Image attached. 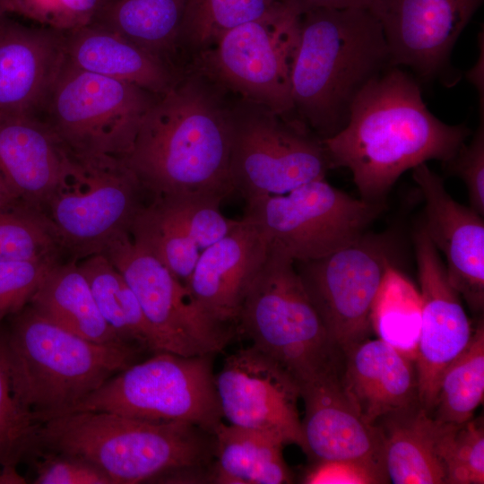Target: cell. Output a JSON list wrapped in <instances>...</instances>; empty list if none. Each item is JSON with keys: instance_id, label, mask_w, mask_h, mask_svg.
<instances>
[{"instance_id": "cell-45", "label": "cell", "mask_w": 484, "mask_h": 484, "mask_svg": "<svg viewBox=\"0 0 484 484\" xmlns=\"http://www.w3.org/2000/svg\"><path fill=\"white\" fill-rule=\"evenodd\" d=\"M0 483H25V480L17 472H9L0 467Z\"/></svg>"}, {"instance_id": "cell-42", "label": "cell", "mask_w": 484, "mask_h": 484, "mask_svg": "<svg viewBox=\"0 0 484 484\" xmlns=\"http://www.w3.org/2000/svg\"><path fill=\"white\" fill-rule=\"evenodd\" d=\"M372 0H281L283 5L297 15L318 8H368Z\"/></svg>"}, {"instance_id": "cell-37", "label": "cell", "mask_w": 484, "mask_h": 484, "mask_svg": "<svg viewBox=\"0 0 484 484\" xmlns=\"http://www.w3.org/2000/svg\"><path fill=\"white\" fill-rule=\"evenodd\" d=\"M56 258L0 262V323L28 306Z\"/></svg>"}, {"instance_id": "cell-40", "label": "cell", "mask_w": 484, "mask_h": 484, "mask_svg": "<svg viewBox=\"0 0 484 484\" xmlns=\"http://www.w3.org/2000/svg\"><path fill=\"white\" fill-rule=\"evenodd\" d=\"M446 164V169L459 177L468 191L471 208L484 215V119L476 129L471 141L461 146Z\"/></svg>"}, {"instance_id": "cell-41", "label": "cell", "mask_w": 484, "mask_h": 484, "mask_svg": "<svg viewBox=\"0 0 484 484\" xmlns=\"http://www.w3.org/2000/svg\"><path fill=\"white\" fill-rule=\"evenodd\" d=\"M389 482L383 465L360 460L315 461L302 483L377 484Z\"/></svg>"}, {"instance_id": "cell-44", "label": "cell", "mask_w": 484, "mask_h": 484, "mask_svg": "<svg viewBox=\"0 0 484 484\" xmlns=\"http://www.w3.org/2000/svg\"><path fill=\"white\" fill-rule=\"evenodd\" d=\"M22 203L12 189L0 177V209L8 208Z\"/></svg>"}, {"instance_id": "cell-7", "label": "cell", "mask_w": 484, "mask_h": 484, "mask_svg": "<svg viewBox=\"0 0 484 484\" xmlns=\"http://www.w3.org/2000/svg\"><path fill=\"white\" fill-rule=\"evenodd\" d=\"M213 356L155 352L114 375L64 414L107 411L146 420L188 423L212 434L223 422Z\"/></svg>"}, {"instance_id": "cell-10", "label": "cell", "mask_w": 484, "mask_h": 484, "mask_svg": "<svg viewBox=\"0 0 484 484\" xmlns=\"http://www.w3.org/2000/svg\"><path fill=\"white\" fill-rule=\"evenodd\" d=\"M298 30L299 16L281 5L228 31L186 68L202 73L230 94L297 118L290 74Z\"/></svg>"}, {"instance_id": "cell-28", "label": "cell", "mask_w": 484, "mask_h": 484, "mask_svg": "<svg viewBox=\"0 0 484 484\" xmlns=\"http://www.w3.org/2000/svg\"><path fill=\"white\" fill-rule=\"evenodd\" d=\"M188 0H102L89 24L115 32L183 71L178 36Z\"/></svg>"}, {"instance_id": "cell-1", "label": "cell", "mask_w": 484, "mask_h": 484, "mask_svg": "<svg viewBox=\"0 0 484 484\" xmlns=\"http://www.w3.org/2000/svg\"><path fill=\"white\" fill-rule=\"evenodd\" d=\"M231 94L186 68L149 110L122 159L153 195L222 201L230 179Z\"/></svg>"}, {"instance_id": "cell-26", "label": "cell", "mask_w": 484, "mask_h": 484, "mask_svg": "<svg viewBox=\"0 0 484 484\" xmlns=\"http://www.w3.org/2000/svg\"><path fill=\"white\" fill-rule=\"evenodd\" d=\"M376 425L382 436V458L389 482L445 483L438 447L445 424L434 419L419 403L388 414Z\"/></svg>"}, {"instance_id": "cell-20", "label": "cell", "mask_w": 484, "mask_h": 484, "mask_svg": "<svg viewBox=\"0 0 484 484\" xmlns=\"http://www.w3.org/2000/svg\"><path fill=\"white\" fill-rule=\"evenodd\" d=\"M268 251L264 234L243 217L201 254L185 287L206 315L237 331L244 298Z\"/></svg>"}, {"instance_id": "cell-46", "label": "cell", "mask_w": 484, "mask_h": 484, "mask_svg": "<svg viewBox=\"0 0 484 484\" xmlns=\"http://www.w3.org/2000/svg\"><path fill=\"white\" fill-rule=\"evenodd\" d=\"M7 12V0H0V19L5 16Z\"/></svg>"}, {"instance_id": "cell-15", "label": "cell", "mask_w": 484, "mask_h": 484, "mask_svg": "<svg viewBox=\"0 0 484 484\" xmlns=\"http://www.w3.org/2000/svg\"><path fill=\"white\" fill-rule=\"evenodd\" d=\"M215 386L228 424L268 433L303 450L300 388L272 359L252 345L240 349L225 359Z\"/></svg>"}, {"instance_id": "cell-5", "label": "cell", "mask_w": 484, "mask_h": 484, "mask_svg": "<svg viewBox=\"0 0 484 484\" xmlns=\"http://www.w3.org/2000/svg\"><path fill=\"white\" fill-rule=\"evenodd\" d=\"M6 345L13 396L39 424L60 416L136 362L133 345L97 343L26 306L13 315Z\"/></svg>"}, {"instance_id": "cell-23", "label": "cell", "mask_w": 484, "mask_h": 484, "mask_svg": "<svg viewBox=\"0 0 484 484\" xmlns=\"http://www.w3.org/2000/svg\"><path fill=\"white\" fill-rule=\"evenodd\" d=\"M73 159L55 133L33 117H0V177L39 212L72 171Z\"/></svg>"}, {"instance_id": "cell-36", "label": "cell", "mask_w": 484, "mask_h": 484, "mask_svg": "<svg viewBox=\"0 0 484 484\" xmlns=\"http://www.w3.org/2000/svg\"><path fill=\"white\" fill-rule=\"evenodd\" d=\"M445 466V484L484 483L483 418L460 425L445 424L439 441Z\"/></svg>"}, {"instance_id": "cell-21", "label": "cell", "mask_w": 484, "mask_h": 484, "mask_svg": "<svg viewBox=\"0 0 484 484\" xmlns=\"http://www.w3.org/2000/svg\"><path fill=\"white\" fill-rule=\"evenodd\" d=\"M65 58V32L1 18L0 117L38 118Z\"/></svg>"}, {"instance_id": "cell-30", "label": "cell", "mask_w": 484, "mask_h": 484, "mask_svg": "<svg viewBox=\"0 0 484 484\" xmlns=\"http://www.w3.org/2000/svg\"><path fill=\"white\" fill-rule=\"evenodd\" d=\"M78 265L103 318L115 333L143 351L158 352L154 334L135 294L109 260L96 253L84 257Z\"/></svg>"}, {"instance_id": "cell-17", "label": "cell", "mask_w": 484, "mask_h": 484, "mask_svg": "<svg viewBox=\"0 0 484 484\" xmlns=\"http://www.w3.org/2000/svg\"><path fill=\"white\" fill-rule=\"evenodd\" d=\"M413 238L421 298L415 359L418 394L419 404L430 413L444 370L466 347L473 328L423 225Z\"/></svg>"}, {"instance_id": "cell-32", "label": "cell", "mask_w": 484, "mask_h": 484, "mask_svg": "<svg viewBox=\"0 0 484 484\" xmlns=\"http://www.w3.org/2000/svg\"><path fill=\"white\" fill-rule=\"evenodd\" d=\"M370 324L378 339L415 361L421 324L420 293L394 264L387 268L375 297Z\"/></svg>"}, {"instance_id": "cell-16", "label": "cell", "mask_w": 484, "mask_h": 484, "mask_svg": "<svg viewBox=\"0 0 484 484\" xmlns=\"http://www.w3.org/2000/svg\"><path fill=\"white\" fill-rule=\"evenodd\" d=\"M483 0H372L393 66L421 79L443 75L452 50Z\"/></svg>"}, {"instance_id": "cell-4", "label": "cell", "mask_w": 484, "mask_h": 484, "mask_svg": "<svg viewBox=\"0 0 484 484\" xmlns=\"http://www.w3.org/2000/svg\"><path fill=\"white\" fill-rule=\"evenodd\" d=\"M391 66L382 27L367 8L304 13L290 74L296 117L322 140L334 135L359 94Z\"/></svg>"}, {"instance_id": "cell-8", "label": "cell", "mask_w": 484, "mask_h": 484, "mask_svg": "<svg viewBox=\"0 0 484 484\" xmlns=\"http://www.w3.org/2000/svg\"><path fill=\"white\" fill-rule=\"evenodd\" d=\"M160 95L65 62L39 119L77 156L123 159Z\"/></svg>"}, {"instance_id": "cell-6", "label": "cell", "mask_w": 484, "mask_h": 484, "mask_svg": "<svg viewBox=\"0 0 484 484\" xmlns=\"http://www.w3.org/2000/svg\"><path fill=\"white\" fill-rule=\"evenodd\" d=\"M237 333L298 384L340 372L343 354L331 341L294 261L271 247L244 298Z\"/></svg>"}, {"instance_id": "cell-33", "label": "cell", "mask_w": 484, "mask_h": 484, "mask_svg": "<svg viewBox=\"0 0 484 484\" xmlns=\"http://www.w3.org/2000/svg\"><path fill=\"white\" fill-rule=\"evenodd\" d=\"M484 396V326L473 328L462 351L444 370L430 416L443 424L460 425L471 418Z\"/></svg>"}, {"instance_id": "cell-24", "label": "cell", "mask_w": 484, "mask_h": 484, "mask_svg": "<svg viewBox=\"0 0 484 484\" xmlns=\"http://www.w3.org/2000/svg\"><path fill=\"white\" fill-rule=\"evenodd\" d=\"M340 381L370 425L419 403L415 361L380 339H365L344 352Z\"/></svg>"}, {"instance_id": "cell-14", "label": "cell", "mask_w": 484, "mask_h": 484, "mask_svg": "<svg viewBox=\"0 0 484 484\" xmlns=\"http://www.w3.org/2000/svg\"><path fill=\"white\" fill-rule=\"evenodd\" d=\"M393 249L389 235L365 232L326 256L294 262L331 341L342 354L371 330L372 305L393 264Z\"/></svg>"}, {"instance_id": "cell-12", "label": "cell", "mask_w": 484, "mask_h": 484, "mask_svg": "<svg viewBox=\"0 0 484 484\" xmlns=\"http://www.w3.org/2000/svg\"><path fill=\"white\" fill-rule=\"evenodd\" d=\"M71 155V174L44 204L47 213L42 214L61 246L86 257L129 231L143 187L122 159Z\"/></svg>"}, {"instance_id": "cell-27", "label": "cell", "mask_w": 484, "mask_h": 484, "mask_svg": "<svg viewBox=\"0 0 484 484\" xmlns=\"http://www.w3.org/2000/svg\"><path fill=\"white\" fill-rule=\"evenodd\" d=\"M210 483L287 484L293 474L286 463L285 444L268 433L221 422L213 431Z\"/></svg>"}, {"instance_id": "cell-22", "label": "cell", "mask_w": 484, "mask_h": 484, "mask_svg": "<svg viewBox=\"0 0 484 484\" xmlns=\"http://www.w3.org/2000/svg\"><path fill=\"white\" fill-rule=\"evenodd\" d=\"M341 371L300 386L305 405L302 451L315 461L360 460L384 466L380 430L366 422L350 402Z\"/></svg>"}, {"instance_id": "cell-34", "label": "cell", "mask_w": 484, "mask_h": 484, "mask_svg": "<svg viewBox=\"0 0 484 484\" xmlns=\"http://www.w3.org/2000/svg\"><path fill=\"white\" fill-rule=\"evenodd\" d=\"M62 246L45 216L22 203L0 209V262L56 258Z\"/></svg>"}, {"instance_id": "cell-35", "label": "cell", "mask_w": 484, "mask_h": 484, "mask_svg": "<svg viewBox=\"0 0 484 484\" xmlns=\"http://www.w3.org/2000/svg\"><path fill=\"white\" fill-rule=\"evenodd\" d=\"M39 423L15 400L12 389L6 334L0 331V467L17 464L37 450Z\"/></svg>"}, {"instance_id": "cell-11", "label": "cell", "mask_w": 484, "mask_h": 484, "mask_svg": "<svg viewBox=\"0 0 484 484\" xmlns=\"http://www.w3.org/2000/svg\"><path fill=\"white\" fill-rule=\"evenodd\" d=\"M246 203L244 218L258 227L271 247L294 262L319 259L350 245L382 208L380 202L354 198L324 178Z\"/></svg>"}, {"instance_id": "cell-2", "label": "cell", "mask_w": 484, "mask_h": 484, "mask_svg": "<svg viewBox=\"0 0 484 484\" xmlns=\"http://www.w3.org/2000/svg\"><path fill=\"white\" fill-rule=\"evenodd\" d=\"M470 134L434 116L414 77L391 66L359 94L346 125L322 142L332 169H349L361 198L380 202L402 174L448 161Z\"/></svg>"}, {"instance_id": "cell-39", "label": "cell", "mask_w": 484, "mask_h": 484, "mask_svg": "<svg viewBox=\"0 0 484 484\" xmlns=\"http://www.w3.org/2000/svg\"><path fill=\"white\" fill-rule=\"evenodd\" d=\"M34 484H115L113 479L91 461L71 454L37 450Z\"/></svg>"}, {"instance_id": "cell-31", "label": "cell", "mask_w": 484, "mask_h": 484, "mask_svg": "<svg viewBox=\"0 0 484 484\" xmlns=\"http://www.w3.org/2000/svg\"><path fill=\"white\" fill-rule=\"evenodd\" d=\"M281 5V0H188L178 36L183 68L228 31Z\"/></svg>"}, {"instance_id": "cell-18", "label": "cell", "mask_w": 484, "mask_h": 484, "mask_svg": "<svg viewBox=\"0 0 484 484\" xmlns=\"http://www.w3.org/2000/svg\"><path fill=\"white\" fill-rule=\"evenodd\" d=\"M220 203L202 196L154 195L137 210L128 232L186 286L201 254L238 222L222 215Z\"/></svg>"}, {"instance_id": "cell-9", "label": "cell", "mask_w": 484, "mask_h": 484, "mask_svg": "<svg viewBox=\"0 0 484 484\" xmlns=\"http://www.w3.org/2000/svg\"><path fill=\"white\" fill-rule=\"evenodd\" d=\"M230 179L246 202L284 194L332 169L322 139L297 118L231 94Z\"/></svg>"}, {"instance_id": "cell-25", "label": "cell", "mask_w": 484, "mask_h": 484, "mask_svg": "<svg viewBox=\"0 0 484 484\" xmlns=\"http://www.w3.org/2000/svg\"><path fill=\"white\" fill-rule=\"evenodd\" d=\"M65 57L78 69L160 96L184 73L120 35L92 24L65 32Z\"/></svg>"}, {"instance_id": "cell-43", "label": "cell", "mask_w": 484, "mask_h": 484, "mask_svg": "<svg viewBox=\"0 0 484 484\" xmlns=\"http://www.w3.org/2000/svg\"><path fill=\"white\" fill-rule=\"evenodd\" d=\"M479 57L466 73V79L476 88L479 95L480 119H484V38L483 30L479 34Z\"/></svg>"}, {"instance_id": "cell-38", "label": "cell", "mask_w": 484, "mask_h": 484, "mask_svg": "<svg viewBox=\"0 0 484 484\" xmlns=\"http://www.w3.org/2000/svg\"><path fill=\"white\" fill-rule=\"evenodd\" d=\"M102 0H7L14 13L63 32L89 24Z\"/></svg>"}, {"instance_id": "cell-3", "label": "cell", "mask_w": 484, "mask_h": 484, "mask_svg": "<svg viewBox=\"0 0 484 484\" xmlns=\"http://www.w3.org/2000/svg\"><path fill=\"white\" fill-rule=\"evenodd\" d=\"M37 450L83 457L115 484L209 483L214 436L188 423L85 411L40 423Z\"/></svg>"}, {"instance_id": "cell-19", "label": "cell", "mask_w": 484, "mask_h": 484, "mask_svg": "<svg viewBox=\"0 0 484 484\" xmlns=\"http://www.w3.org/2000/svg\"><path fill=\"white\" fill-rule=\"evenodd\" d=\"M412 170L425 200L423 226L428 237L445 256L451 285L471 311L480 313L484 307L483 216L454 200L427 163Z\"/></svg>"}, {"instance_id": "cell-13", "label": "cell", "mask_w": 484, "mask_h": 484, "mask_svg": "<svg viewBox=\"0 0 484 484\" xmlns=\"http://www.w3.org/2000/svg\"><path fill=\"white\" fill-rule=\"evenodd\" d=\"M99 253L118 270L135 294L154 334L158 352L185 357L215 355L238 333L206 315L185 285L134 243L128 231L109 239Z\"/></svg>"}, {"instance_id": "cell-29", "label": "cell", "mask_w": 484, "mask_h": 484, "mask_svg": "<svg viewBox=\"0 0 484 484\" xmlns=\"http://www.w3.org/2000/svg\"><path fill=\"white\" fill-rule=\"evenodd\" d=\"M28 305L48 321L88 341L130 345L103 318L89 282L75 263L56 264Z\"/></svg>"}]
</instances>
